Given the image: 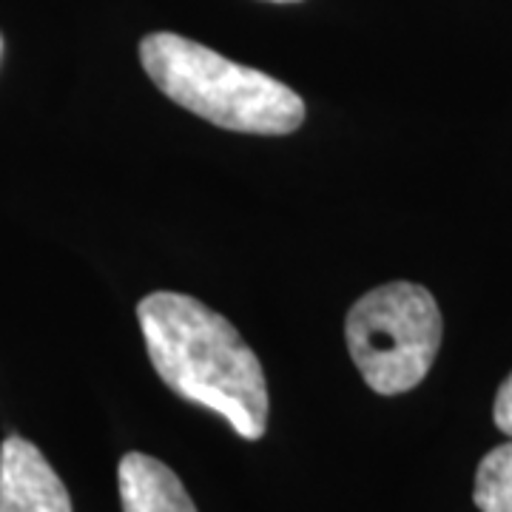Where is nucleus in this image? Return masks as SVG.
Masks as SVG:
<instances>
[{"instance_id": "obj_1", "label": "nucleus", "mask_w": 512, "mask_h": 512, "mask_svg": "<svg viewBox=\"0 0 512 512\" xmlns=\"http://www.w3.org/2000/svg\"><path fill=\"white\" fill-rule=\"evenodd\" d=\"M151 365L177 396L228 421L242 439L268 430V384L237 328L185 293L157 291L137 305Z\"/></svg>"}, {"instance_id": "obj_2", "label": "nucleus", "mask_w": 512, "mask_h": 512, "mask_svg": "<svg viewBox=\"0 0 512 512\" xmlns=\"http://www.w3.org/2000/svg\"><path fill=\"white\" fill-rule=\"evenodd\" d=\"M140 63L165 97L214 126L242 134H291L305 120L302 97L285 83L197 40L171 32L143 37Z\"/></svg>"}, {"instance_id": "obj_3", "label": "nucleus", "mask_w": 512, "mask_h": 512, "mask_svg": "<svg viewBox=\"0 0 512 512\" xmlns=\"http://www.w3.org/2000/svg\"><path fill=\"white\" fill-rule=\"evenodd\" d=\"M441 311L416 282H390L365 293L348 313L350 359L379 396H399L424 382L441 348Z\"/></svg>"}, {"instance_id": "obj_4", "label": "nucleus", "mask_w": 512, "mask_h": 512, "mask_svg": "<svg viewBox=\"0 0 512 512\" xmlns=\"http://www.w3.org/2000/svg\"><path fill=\"white\" fill-rule=\"evenodd\" d=\"M0 512H72V498L52 464L20 436L0 447Z\"/></svg>"}, {"instance_id": "obj_5", "label": "nucleus", "mask_w": 512, "mask_h": 512, "mask_svg": "<svg viewBox=\"0 0 512 512\" xmlns=\"http://www.w3.org/2000/svg\"><path fill=\"white\" fill-rule=\"evenodd\" d=\"M117 476L123 512H197L177 473L146 453L123 456Z\"/></svg>"}, {"instance_id": "obj_6", "label": "nucleus", "mask_w": 512, "mask_h": 512, "mask_svg": "<svg viewBox=\"0 0 512 512\" xmlns=\"http://www.w3.org/2000/svg\"><path fill=\"white\" fill-rule=\"evenodd\" d=\"M473 501L481 512H512V439L481 458Z\"/></svg>"}, {"instance_id": "obj_7", "label": "nucleus", "mask_w": 512, "mask_h": 512, "mask_svg": "<svg viewBox=\"0 0 512 512\" xmlns=\"http://www.w3.org/2000/svg\"><path fill=\"white\" fill-rule=\"evenodd\" d=\"M493 419L495 427H498L504 436H510L512 439V373L504 379V384L498 387V396H495L493 404Z\"/></svg>"}, {"instance_id": "obj_8", "label": "nucleus", "mask_w": 512, "mask_h": 512, "mask_svg": "<svg viewBox=\"0 0 512 512\" xmlns=\"http://www.w3.org/2000/svg\"><path fill=\"white\" fill-rule=\"evenodd\" d=\"M271 3H299V0H271Z\"/></svg>"}]
</instances>
